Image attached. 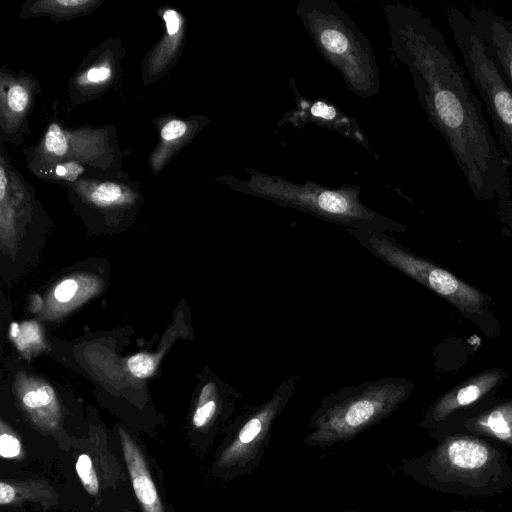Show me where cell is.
<instances>
[{
    "instance_id": "2e32d148",
    "label": "cell",
    "mask_w": 512,
    "mask_h": 512,
    "mask_svg": "<svg viewBox=\"0 0 512 512\" xmlns=\"http://www.w3.org/2000/svg\"><path fill=\"white\" fill-rule=\"evenodd\" d=\"M117 73V66L114 58L109 55L89 58L88 64H83L80 72L73 79V88L80 93V96H95L104 88L112 84Z\"/></svg>"
},
{
    "instance_id": "5b68a950",
    "label": "cell",
    "mask_w": 512,
    "mask_h": 512,
    "mask_svg": "<svg viewBox=\"0 0 512 512\" xmlns=\"http://www.w3.org/2000/svg\"><path fill=\"white\" fill-rule=\"evenodd\" d=\"M411 390L408 380L394 377L338 388L319 401L303 442L325 449L350 441L393 414Z\"/></svg>"
},
{
    "instance_id": "7402d4cb",
    "label": "cell",
    "mask_w": 512,
    "mask_h": 512,
    "mask_svg": "<svg viewBox=\"0 0 512 512\" xmlns=\"http://www.w3.org/2000/svg\"><path fill=\"white\" fill-rule=\"evenodd\" d=\"M127 367L133 376L144 379L153 374L156 361L152 355L137 353L128 359Z\"/></svg>"
},
{
    "instance_id": "52a82bcc",
    "label": "cell",
    "mask_w": 512,
    "mask_h": 512,
    "mask_svg": "<svg viewBox=\"0 0 512 512\" xmlns=\"http://www.w3.org/2000/svg\"><path fill=\"white\" fill-rule=\"evenodd\" d=\"M445 19L503 149L512 167V89L488 51L478 30L458 7L444 9Z\"/></svg>"
},
{
    "instance_id": "44dd1931",
    "label": "cell",
    "mask_w": 512,
    "mask_h": 512,
    "mask_svg": "<svg viewBox=\"0 0 512 512\" xmlns=\"http://www.w3.org/2000/svg\"><path fill=\"white\" fill-rule=\"evenodd\" d=\"M0 455L4 459H22L24 451L19 437L1 421Z\"/></svg>"
},
{
    "instance_id": "30bf717a",
    "label": "cell",
    "mask_w": 512,
    "mask_h": 512,
    "mask_svg": "<svg viewBox=\"0 0 512 512\" xmlns=\"http://www.w3.org/2000/svg\"><path fill=\"white\" fill-rule=\"evenodd\" d=\"M76 473L83 488L92 497H98L106 489L114 487L121 480V464L109 450L108 444L98 437L84 444L77 456Z\"/></svg>"
},
{
    "instance_id": "9c48e42d",
    "label": "cell",
    "mask_w": 512,
    "mask_h": 512,
    "mask_svg": "<svg viewBox=\"0 0 512 512\" xmlns=\"http://www.w3.org/2000/svg\"><path fill=\"white\" fill-rule=\"evenodd\" d=\"M289 83L294 95V107L283 114L277 126L292 125L296 129H301L307 124H313L339 133L357 142L371 153L367 134L355 118L325 99H311L303 96L297 90L293 79H290Z\"/></svg>"
},
{
    "instance_id": "d4e9b609",
    "label": "cell",
    "mask_w": 512,
    "mask_h": 512,
    "mask_svg": "<svg viewBox=\"0 0 512 512\" xmlns=\"http://www.w3.org/2000/svg\"><path fill=\"white\" fill-rule=\"evenodd\" d=\"M123 512H131V511H130V510H128V509H125Z\"/></svg>"
},
{
    "instance_id": "5bb4252c",
    "label": "cell",
    "mask_w": 512,
    "mask_h": 512,
    "mask_svg": "<svg viewBox=\"0 0 512 512\" xmlns=\"http://www.w3.org/2000/svg\"><path fill=\"white\" fill-rule=\"evenodd\" d=\"M454 432L473 434L512 448V402L466 418L451 433Z\"/></svg>"
},
{
    "instance_id": "8fae6325",
    "label": "cell",
    "mask_w": 512,
    "mask_h": 512,
    "mask_svg": "<svg viewBox=\"0 0 512 512\" xmlns=\"http://www.w3.org/2000/svg\"><path fill=\"white\" fill-rule=\"evenodd\" d=\"M240 395L233 387L220 385L210 379L201 388L192 415L194 431L204 437V446L209 445L218 426L234 412Z\"/></svg>"
},
{
    "instance_id": "ffe728a7",
    "label": "cell",
    "mask_w": 512,
    "mask_h": 512,
    "mask_svg": "<svg viewBox=\"0 0 512 512\" xmlns=\"http://www.w3.org/2000/svg\"><path fill=\"white\" fill-rule=\"evenodd\" d=\"M187 135L192 136V126L185 121L178 118L167 121L160 129L161 144L164 146L161 151L167 153L170 149L176 150Z\"/></svg>"
},
{
    "instance_id": "3957f363",
    "label": "cell",
    "mask_w": 512,
    "mask_h": 512,
    "mask_svg": "<svg viewBox=\"0 0 512 512\" xmlns=\"http://www.w3.org/2000/svg\"><path fill=\"white\" fill-rule=\"evenodd\" d=\"M247 179L226 176L221 180L231 189L262 198L279 206L299 210L322 220L375 232L403 231L396 220L366 206L360 200L359 186L344 184L332 188L312 181L298 183L278 175L244 168Z\"/></svg>"
},
{
    "instance_id": "e0dca14e",
    "label": "cell",
    "mask_w": 512,
    "mask_h": 512,
    "mask_svg": "<svg viewBox=\"0 0 512 512\" xmlns=\"http://www.w3.org/2000/svg\"><path fill=\"white\" fill-rule=\"evenodd\" d=\"M162 17L166 25V35L149 58L148 74L151 77L160 75L168 68L171 61L176 58L183 38L184 20L182 16L176 10L166 9Z\"/></svg>"
},
{
    "instance_id": "7c38bea8",
    "label": "cell",
    "mask_w": 512,
    "mask_h": 512,
    "mask_svg": "<svg viewBox=\"0 0 512 512\" xmlns=\"http://www.w3.org/2000/svg\"><path fill=\"white\" fill-rule=\"evenodd\" d=\"M468 17L512 89V20L476 5L469 6Z\"/></svg>"
},
{
    "instance_id": "8992f818",
    "label": "cell",
    "mask_w": 512,
    "mask_h": 512,
    "mask_svg": "<svg viewBox=\"0 0 512 512\" xmlns=\"http://www.w3.org/2000/svg\"><path fill=\"white\" fill-rule=\"evenodd\" d=\"M299 374L283 380L270 398L250 406L231 423L211 466L214 476L224 480L251 474L269 445L273 427L296 393Z\"/></svg>"
},
{
    "instance_id": "d6986e66",
    "label": "cell",
    "mask_w": 512,
    "mask_h": 512,
    "mask_svg": "<svg viewBox=\"0 0 512 512\" xmlns=\"http://www.w3.org/2000/svg\"><path fill=\"white\" fill-rule=\"evenodd\" d=\"M2 125L13 128L29 112L32 106V87L24 79L7 81L6 92L2 91Z\"/></svg>"
},
{
    "instance_id": "cb8c5ba5",
    "label": "cell",
    "mask_w": 512,
    "mask_h": 512,
    "mask_svg": "<svg viewBox=\"0 0 512 512\" xmlns=\"http://www.w3.org/2000/svg\"><path fill=\"white\" fill-rule=\"evenodd\" d=\"M344 512H360V511L346 510ZM450 512H487V511L477 510V509H458V510H453V511H450Z\"/></svg>"
},
{
    "instance_id": "7a4b0ae2",
    "label": "cell",
    "mask_w": 512,
    "mask_h": 512,
    "mask_svg": "<svg viewBox=\"0 0 512 512\" xmlns=\"http://www.w3.org/2000/svg\"><path fill=\"white\" fill-rule=\"evenodd\" d=\"M402 473L432 491L486 498L512 487V466L502 445L464 432L446 434L425 453L404 458Z\"/></svg>"
},
{
    "instance_id": "ac0fdd59",
    "label": "cell",
    "mask_w": 512,
    "mask_h": 512,
    "mask_svg": "<svg viewBox=\"0 0 512 512\" xmlns=\"http://www.w3.org/2000/svg\"><path fill=\"white\" fill-rule=\"evenodd\" d=\"M101 3L100 0H38L26 3L20 18L49 16L55 20H67L86 15Z\"/></svg>"
},
{
    "instance_id": "ba28073f",
    "label": "cell",
    "mask_w": 512,
    "mask_h": 512,
    "mask_svg": "<svg viewBox=\"0 0 512 512\" xmlns=\"http://www.w3.org/2000/svg\"><path fill=\"white\" fill-rule=\"evenodd\" d=\"M357 243L383 263L406 274L459 307L478 308L482 296L454 275L406 250L383 232L347 229Z\"/></svg>"
},
{
    "instance_id": "277c9868",
    "label": "cell",
    "mask_w": 512,
    "mask_h": 512,
    "mask_svg": "<svg viewBox=\"0 0 512 512\" xmlns=\"http://www.w3.org/2000/svg\"><path fill=\"white\" fill-rule=\"evenodd\" d=\"M295 13L348 89L360 98L377 96L381 83L373 47L350 15L332 0H300Z\"/></svg>"
},
{
    "instance_id": "4fadbf2b",
    "label": "cell",
    "mask_w": 512,
    "mask_h": 512,
    "mask_svg": "<svg viewBox=\"0 0 512 512\" xmlns=\"http://www.w3.org/2000/svg\"><path fill=\"white\" fill-rule=\"evenodd\" d=\"M118 433L132 488L141 509L143 512H165L141 447L123 428H119Z\"/></svg>"
},
{
    "instance_id": "9a60e30c",
    "label": "cell",
    "mask_w": 512,
    "mask_h": 512,
    "mask_svg": "<svg viewBox=\"0 0 512 512\" xmlns=\"http://www.w3.org/2000/svg\"><path fill=\"white\" fill-rule=\"evenodd\" d=\"M58 501V491L42 479H2L0 482L1 506L19 507L29 503L49 508L57 505Z\"/></svg>"
},
{
    "instance_id": "603a6c76",
    "label": "cell",
    "mask_w": 512,
    "mask_h": 512,
    "mask_svg": "<svg viewBox=\"0 0 512 512\" xmlns=\"http://www.w3.org/2000/svg\"><path fill=\"white\" fill-rule=\"evenodd\" d=\"M77 289L78 285L75 280L66 279L56 286L54 290V297L59 302H68L74 297Z\"/></svg>"
},
{
    "instance_id": "6da1fadb",
    "label": "cell",
    "mask_w": 512,
    "mask_h": 512,
    "mask_svg": "<svg viewBox=\"0 0 512 512\" xmlns=\"http://www.w3.org/2000/svg\"><path fill=\"white\" fill-rule=\"evenodd\" d=\"M383 12L394 57L408 69L421 107L472 193L492 199L508 192V164L442 31L412 4L387 3Z\"/></svg>"
}]
</instances>
